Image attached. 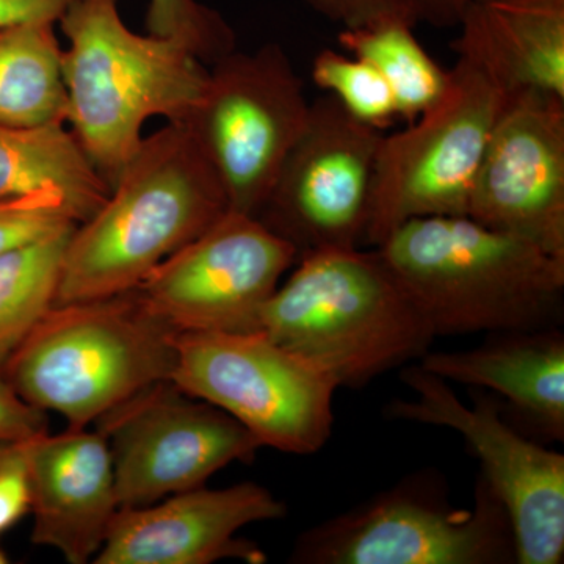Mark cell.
<instances>
[{"label":"cell","mask_w":564,"mask_h":564,"mask_svg":"<svg viewBox=\"0 0 564 564\" xmlns=\"http://www.w3.org/2000/svg\"><path fill=\"white\" fill-rule=\"evenodd\" d=\"M228 210L221 182L192 133L166 122L144 137L98 212L74 228L55 304L133 291Z\"/></svg>","instance_id":"6da1fadb"},{"label":"cell","mask_w":564,"mask_h":564,"mask_svg":"<svg viewBox=\"0 0 564 564\" xmlns=\"http://www.w3.org/2000/svg\"><path fill=\"white\" fill-rule=\"evenodd\" d=\"M436 337L556 328L564 258L469 217L411 220L377 247Z\"/></svg>","instance_id":"7a4b0ae2"},{"label":"cell","mask_w":564,"mask_h":564,"mask_svg":"<svg viewBox=\"0 0 564 564\" xmlns=\"http://www.w3.org/2000/svg\"><path fill=\"white\" fill-rule=\"evenodd\" d=\"M259 329L321 366L339 389L417 362L437 339L377 248L302 256L262 307Z\"/></svg>","instance_id":"3957f363"},{"label":"cell","mask_w":564,"mask_h":564,"mask_svg":"<svg viewBox=\"0 0 564 564\" xmlns=\"http://www.w3.org/2000/svg\"><path fill=\"white\" fill-rule=\"evenodd\" d=\"M58 24L68 39L66 126L111 187L151 118L188 117L209 66L180 41L132 32L118 0H76Z\"/></svg>","instance_id":"277c9868"},{"label":"cell","mask_w":564,"mask_h":564,"mask_svg":"<svg viewBox=\"0 0 564 564\" xmlns=\"http://www.w3.org/2000/svg\"><path fill=\"white\" fill-rule=\"evenodd\" d=\"M180 333L135 289L54 304L3 366L21 399L87 429L151 386L172 380Z\"/></svg>","instance_id":"5b68a950"},{"label":"cell","mask_w":564,"mask_h":564,"mask_svg":"<svg viewBox=\"0 0 564 564\" xmlns=\"http://www.w3.org/2000/svg\"><path fill=\"white\" fill-rule=\"evenodd\" d=\"M296 564H518L513 525L478 475L474 503L456 508L437 470H415L391 488L311 527L293 544Z\"/></svg>","instance_id":"8992f818"},{"label":"cell","mask_w":564,"mask_h":564,"mask_svg":"<svg viewBox=\"0 0 564 564\" xmlns=\"http://www.w3.org/2000/svg\"><path fill=\"white\" fill-rule=\"evenodd\" d=\"M172 381L242 423L261 447L306 456L332 437L339 384L261 329L181 333Z\"/></svg>","instance_id":"52a82bcc"},{"label":"cell","mask_w":564,"mask_h":564,"mask_svg":"<svg viewBox=\"0 0 564 564\" xmlns=\"http://www.w3.org/2000/svg\"><path fill=\"white\" fill-rule=\"evenodd\" d=\"M505 96L484 70L458 58L440 101L410 128L383 137L364 245L380 247L419 218L467 217Z\"/></svg>","instance_id":"ba28073f"},{"label":"cell","mask_w":564,"mask_h":564,"mask_svg":"<svg viewBox=\"0 0 564 564\" xmlns=\"http://www.w3.org/2000/svg\"><path fill=\"white\" fill-rule=\"evenodd\" d=\"M310 113L291 58L269 43L212 63L182 124L220 180L229 210L256 217Z\"/></svg>","instance_id":"9c48e42d"},{"label":"cell","mask_w":564,"mask_h":564,"mask_svg":"<svg viewBox=\"0 0 564 564\" xmlns=\"http://www.w3.org/2000/svg\"><path fill=\"white\" fill-rule=\"evenodd\" d=\"M400 378L415 399H393L388 417L462 434L510 518L518 564H562L564 455L516 429L492 393L469 388L473 403H464L448 381L415 362Z\"/></svg>","instance_id":"30bf717a"},{"label":"cell","mask_w":564,"mask_h":564,"mask_svg":"<svg viewBox=\"0 0 564 564\" xmlns=\"http://www.w3.org/2000/svg\"><path fill=\"white\" fill-rule=\"evenodd\" d=\"M383 137L332 96L318 98L256 218L291 243L299 259L362 248Z\"/></svg>","instance_id":"8fae6325"},{"label":"cell","mask_w":564,"mask_h":564,"mask_svg":"<svg viewBox=\"0 0 564 564\" xmlns=\"http://www.w3.org/2000/svg\"><path fill=\"white\" fill-rule=\"evenodd\" d=\"M98 425L109 441L121 510L199 488L262 448L242 423L172 380L137 393Z\"/></svg>","instance_id":"7c38bea8"},{"label":"cell","mask_w":564,"mask_h":564,"mask_svg":"<svg viewBox=\"0 0 564 564\" xmlns=\"http://www.w3.org/2000/svg\"><path fill=\"white\" fill-rule=\"evenodd\" d=\"M296 261L295 248L259 218L228 210L135 291L180 334L256 332L262 307Z\"/></svg>","instance_id":"4fadbf2b"},{"label":"cell","mask_w":564,"mask_h":564,"mask_svg":"<svg viewBox=\"0 0 564 564\" xmlns=\"http://www.w3.org/2000/svg\"><path fill=\"white\" fill-rule=\"evenodd\" d=\"M467 217L564 258V99L505 96Z\"/></svg>","instance_id":"5bb4252c"},{"label":"cell","mask_w":564,"mask_h":564,"mask_svg":"<svg viewBox=\"0 0 564 564\" xmlns=\"http://www.w3.org/2000/svg\"><path fill=\"white\" fill-rule=\"evenodd\" d=\"M288 507L265 486L243 481L173 494L147 507L118 511L98 564H210L267 562L258 544L237 536L245 527L278 521Z\"/></svg>","instance_id":"9a60e30c"},{"label":"cell","mask_w":564,"mask_h":564,"mask_svg":"<svg viewBox=\"0 0 564 564\" xmlns=\"http://www.w3.org/2000/svg\"><path fill=\"white\" fill-rule=\"evenodd\" d=\"M28 448L32 543L55 549L70 564L91 562L121 510L106 434L46 432Z\"/></svg>","instance_id":"2e32d148"},{"label":"cell","mask_w":564,"mask_h":564,"mask_svg":"<svg viewBox=\"0 0 564 564\" xmlns=\"http://www.w3.org/2000/svg\"><path fill=\"white\" fill-rule=\"evenodd\" d=\"M415 364L448 383L492 393L505 417L538 443H563L564 334L560 326L489 333L470 350H430Z\"/></svg>","instance_id":"e0dca14e"},{"label":"cell","mask_w":564,"mask_h":564,"mask_svg":"<svg viewBox=\"0 0 564 564\" xmlns=\"http://www.w3.org/2000/svg\"><path fill=\"white\" fill-rule=\"evenodd\" d=\"M456 57L505 93L564 99V0H477L456 25Z\"/></svg>","instance_id":"ac0fdd59"},{"label":"cell","mask_w":564,"mask_h":564,"mask_svg":"<svg viewBox=\"0 0 564 564\" xmlns=\"http://www.w3.org/2000/svg\"><path fill=\"white\" fill-rule=\"evenodd\" d=\"M43 191L65 196L82 223L102 206L110 185L65 122L39 128L0 124V199Z\"/></svg>","instance_id":"d6986e66"},{"label":"cell","mask_w":564,"mask_h":564,"mask_svg":"<svg viewBox=\"0 0 564 564\" xmlns=\"http://www.w3.org/2000/svg\"><path fill=\"white\" fill-rule=\"evenodd\" d=\"M55 24L33 21L0 29V124H66L68 96Z\"/></svg>","instance_id":"ffe728a7"},{"label":"cell","mask_w":564,"mask_h":564,"mask_svg":"<svg viewBox=\"0 0 564 564\" xmlns=\"http://www.w3.org/2000/svg\"><path fill=\"white\" fill-rule=\"evenodd\" d=\"M337 43L381 74L395 98L399 117L410 121L440 101L451 79V69L434 61L415 39L414 29L403 22L343 29Z\"/></svg>","instance_id":"44dd1931"},{"label":"cell","mask_w":564,"mask_h":564,"mask_svg":"<svg viewBox=\"0 0 564 564\" xmlns=\"http://www.w3.org/2000/svg\"><path fill=\"white\" fill-rule=\"evenodd\" d=\"M74 228L0 254V370L54 306Z\"/></svg>","instance_id":"7402d4cb"},{"label":"cell","mask_w":564,"mask_h":564,"mask_svg":"<svg viewBox=\"0 0 564 564\" xmlns=\"http://www.w3.org/2000/svg\"><path fill=\"white\" fill-rule=\"evenodd\" d=\"M311 76L347 113L370 128L383 131L399 117L391 88L361 58L347 52L323 50L314 57Z\"/></svg>","instance_id":"603a6c76"},{"label":"cell","mask_w":564,"mask_h":564,"mask_svg":"<svg viewBox=\"0 0 564 564\" xmlns=\"http://www.w3.org/2000/svg\"><path fill=\"white\" fill-rule=\"evenodd\" d=\"M318 17L343 29L397 21L417 28H456L477 0H303Z\"/></svg>","instance_id":"cb8c5ba5"},{"label":"cell","mask_w":564,"mask_h":564,"mask_svg":"<svg viewBox=\"0 0 564 564\" xmlns=\"http://www.w3.org/2000/svg\"><path fill=\"white\" fill-rule=\"evenodd\" d=\"M147 28L151 35L180 41L207 66L236 50L231 25L198 0H150Z\"/></svg>","instance_id":"d4e9b609"},{"label":"cell","mask_w":564,"mask_h":564,"mask_svg":"<svg viewBox=\"0 0 564 564\" xmlns=\"http://www.w3.org/2000/svg\"><path fill=\"white\" fill-rule=\"evenodd\" d=\"M79 225L65 196L52 191L0 199V254Z\"/></svg>","instance_id":"484cf974"},{"label":"cell","mask_w":564,"mask_h":564,"mask_svg":"<svg viewBox=\"0 0 564 564\" xmlns=\"http://www.w3.org/2000/svg\"><path fill=\"white\" fill-rule=\"evenodd\" d=\"M29 441L0 443V536L31 513Z\"/></svg>","instance_id":"4316f807"},{"label":"cell","mask_w":564,"mask_h":564,"mask_svg":"<svg viewBox=\"0 0 564 564\" xmlns=\"http://www.w3.org/2000/svg\"><path fill=\"white\" fill-rule=\"evenodd\" d=\"M46 432V411L21 399L0 370V443L29 441Z\"/></svg>","instance_id":"83f0119b"},{"label":"cell","mask_w":564,"mask_h":564,"mask_svg":"<svg viewBox=\"0 0 564 564\" xmlns=\"http://www.w3.org/2000/svg\"><path fill=\"white\" fill-rule=\"evenodd\" d=\"M76 0H0V29L33 21L58 22Z\"/></svg>","instance_id":"f1b7e54d"},{"label":"cell","mask_w":564,"mask_h":564,"mask_svg":"<svg viewBox=\"0 0 564 564\" xmlns=\"http://www.w3.org/2000/svg\"><path fill=\"white\" fill-rule=\"evenodd\" d=\"M9 563V555L3 551L2 545H0V564Z\"/></svg>","instance_id":"f546056e"}]
</instances>
